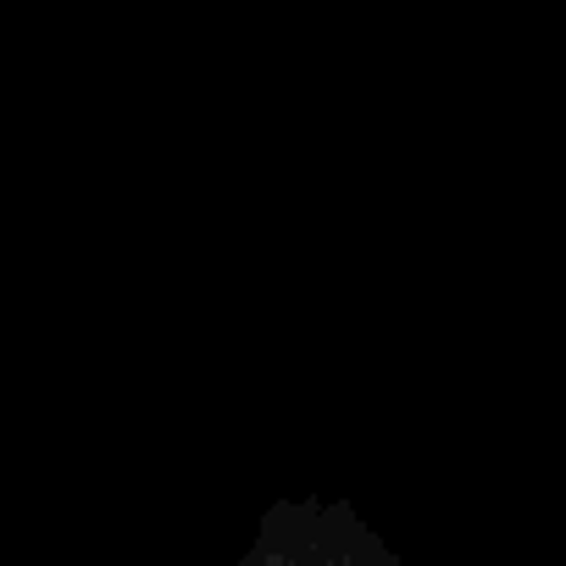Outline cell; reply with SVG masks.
Returning <instances> with one entry per match:
<instances>
[]
</instances>
